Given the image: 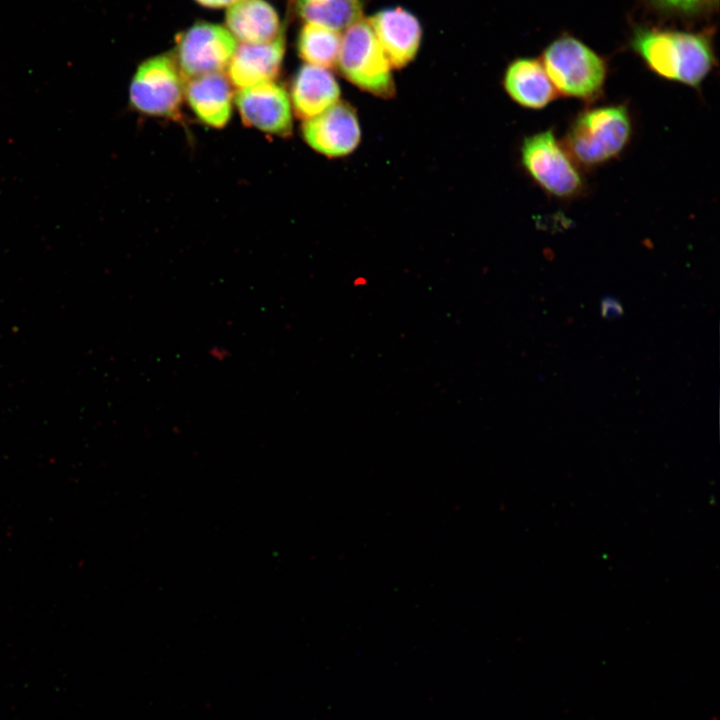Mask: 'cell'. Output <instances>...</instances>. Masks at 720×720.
Wrapping results in <instances>:
<instances>
[{"label":"cell","mask_w":720,"mask_h":720,"mask_svg":"<svg viewBox=\"0 0 720 720\" xmlns=\"http://www.w3.org/2000/svg\"><path fill=\"white\" fill-rule=\"evenodd\" d=\"M302 135L313 150L335 158L346 156L357 148L361 140V129L354 108L339 101L322 113L305 120Z\"/></svg>","instance_id":"cell-8"},{"label":"cell","mask_w":720,"mask_h":720,"mask_svg":"<svg viewBox=\"0 0 720 720\" xmlns=\"http://www.w3.org/2000/svg\"><path fill=\"white\" fill-rule=\"evenodd\" d=\"M209 354L216 360L222 361L227 358L228 351L225 348L214 346L209 350Z\"/></svg>","instance_id":"cell-21"},{"label":"cell","mask_w":720,"mask_h":720,"mask_svg":"<svg viewBox=\"0 0 720 720\" xmlns=\"http://www.w3.org/2000/svg\"><path fill=\"white\" fill-rule=\"evenodd\" d=\"M337 66L349 82L363 91L383 98L394 94L391 65L367 19L345 29Z\"/></svg>","instance_id":"cell-5"},{"label":"cell","mask_w":720,"mask_h":720,"mask_svg":"<svg viewBox=\"0 0 720 720\" xmlns=\"http://www.w3.org/2000/svg\"><path fill=\"white\" fill-rule=\"evenodd\" d=\"M503 87L518 105L532 110L545 108L558 93L547 72L536 58H517L505 70Z\"/></svg>","instance_id":"cell-12"},{"label":"cell","mask_w":720,"mask_h":720,"mask_svg":"<svg viewBox=\"0 0 720 720\" xmlns=\"http://www.w3.org/2000/svg\"><path fill=\"white\" fill-rule=\"evenodd\" d=\"M183 96V76L175 58L169 54L143 61L129 87L130 106L149 116L177 117Z\"/></svg>","instance_id":"cell-6"},{"label":"cell","mask_w":720,"mask_h":720,"mask_svg":"<svg viewBox=\"0 0 720 720\" xmlns=\"http://www.w3.org/2000/svg\"><path fill=\"white\" fill-rule=\"evenodd\" d=\"M285 53V27L272 41L242 43L227 66L228 80L238 89L271 82L279 74Z\"/></svg>","instance_id":"cell-11"},{"label":"cell","mask_w":720,"mask_h":720,"mask_svg":"<svg viewBox=\"0 0 720 720\" xmlns=\"http://www.w3.org/2000/svg\"><path fill=\"white\" fill-rule=\"evenodd\" d=\"M391 67L402 68L416 56L422 38L418 19L397 7L384 9L367 19Z\"/></svg>","instance_id":"cell-10"},{"label":"cell","mask_w":720,"mask_h":720,"mask_svg":"<svg viewBox=\"0 0 720 720\" xmlns=\"http://www.w3.org/2000/svg\"><path fill=\"white\" fill-rule=\"evenodd\" d=\"M230 81L222 73L190 78L184 88L186 100L200 121L213 128L224 127L232 110Z\"/></svg>","instance_id":"cell-13"},{"label":"cell","mask_w":720,"mask_h":720,"mask_svg":"<svg viewBox=\"0 0 720 720\" xmlns=\"http://www.w3.org/2000/svg\"><path fill=\"white\" fill-rule=\"evenodd\" d=\"M656 4L675 11L695 13L716 4L718 0H653Z\"/></svg>","instance_id":"cell-18"},{"label":"cell","mask_w":720,"mask_h":720,"mask_svg":"<svg viewBox=\"0 0 720 720\" xmlns=\"http://www.w3.org/2000/svg\"><path fill=\"white\" fill-rule=\"evenodd\" d=\"M227 29L246 44L272 41L281 30L278 14L264 0H238L230 5L225 17Z\"/></svg>","instance_id":"cell-15"},{"label":"cell","mask_w":720,"mask_h":720,"mask_svg":"<svg viewBox=\"0 0 720 720\" xmlns=\"http://www.w3.org/2000/svg\"><path fill=\"white\" fill-rule=\"evenodd\" d=\"M297 15L306 23L326 26L336 31L346 29L362 19L360 0H293Z\"/></svg>","instance_id":"cell-16"},{"label":"cell","mask_w":720,"mask_h":720,"mask_svg":"<svg viewBox=\"0 0 720 720\" xmlns=\"http://www.w3.org/2000/svg\"><path fill=\"white\" fill-rule=\"evenodd\" d=\"M296 115L307 120L340 101V87L326 68L305 64L298 70L291 87Z\"/></svg>","instance_id":"cell-14"},{"label":"cell","mask_w":720,"mask_h":720,"mask_svg":"<svg viewBox=\"0 0 720 720\" xmlns=\"http://www.w3.org/2000/svg\"><path fill=\"white\" fill-rule=\"evenodd\" d=\"M235 103L246 126L274 135L290 134L291 103L281 85L271 81L239 89Z\"/></svg>","instance_id":"cell-9"},{"label":"cell","mask_w":720,"mask_h":720,"mask_svg":"<svg viewBox=\"0 0 720 720\" xmlns=\"http://www.w3.org/2000/svg\"><path fill=\"white\" fill-rule=\"evenodd\" d=\"M622 311V307L614 299L607 298L602 302V314L607 318L617 317Z\"/></svg>","instance_id":"cell-19"},{"label":"cell","mask_w":720,"mask_h":720,"mask_svg":"<svg viewBox=\"0 0 720 720\" xmlns=\"http://www.w3.org/2000/svg\"><path fill=\"white\" fill-rule=\"evenodd\" d=\"M520 159L528 176L550 196L567 200L583 192L584 180L578 165L552 129L526 137Z\"/></svg>","instance_id":"cell-4"},{"label":"cell","mask_w":720,"mask_h":720,"mask_svg":"<svg viewBox=\"0 0 720 720\" xmlns=\"http://www.w3.org/2000/svg\"><path fill=\"white\" fill-rule=\"evenodd\" d=\"M632 137V120L626 105L591 107L570 124L564 147L578 166L593 168L617 158Z\"/></svg>","instance_id":"cell-2"},{"label":"cell","mask_w":720,"mask_h":720,"mask_svg":"<svg viewBox=\"0 0 720 720\" xmlns=\"http://www.w3.org/2000/svg\"><path fill=\"white\" fill-rule=\"evenodd\" d=\"M631 47L657 76L698 88L711 72L715 55L703 33L637 28Z\"/></svg>","instance_id":"cell-1"},{"label":"cell","mask_w":720,"mask_h":720,"mask_svg":"<svg viewBox=\"0 0 720 720\" xmlns=\"http://www.w3.org/2000/svg\"><path fill=\"white\" fill-rule=\"evenodd\" d=\"M237 42L221 25L198 22L177 37L175 60L183 78L221 73L227 68Z\"/></svg>","instance_id":"cell-7"},{"label":"cell","mask_w":720,"mask_h":720,"mask_svg":"<svg viewBox=\"0 0 720 720\" xmlns=\"http://www.w3.org/2000/svg\"><path fill=\"white\" fill-rule=\"evenodd\" d=\"M200 5L207 8H225L229 7L238 0H195Z\"/></svg>","instance_id":"cell-20"},{"label":"cell","mask_w":720,"mask_h":720,"mask_svg":"<svg viewBox=\"0 0 720 720\" xmlns=\"http://www.w3.org/2000/svg\"><path fill=\"white\" fill-rule=\"evenodd\" d=\"M340 45L339 31L314 23H305L297 39L299 56L306 64L326 69L337 65Z\"/></svg>","instance_id":"cell-17"},{"label":"cell","mask_w":720,"mask_h":720,"mask_svg":"<svg viewBox=\"0 0 720 720\" xmlns=\"http://www.w3.org/2000/svg\"><path fill=\"white\" fill-rule=\"evenodd\" d=\"M558 94L591 102L603 91L607 64L581 40L564 35L552 41L541 60Z\"/></svg>","instance_id":"cell-3"}]
</instances>
